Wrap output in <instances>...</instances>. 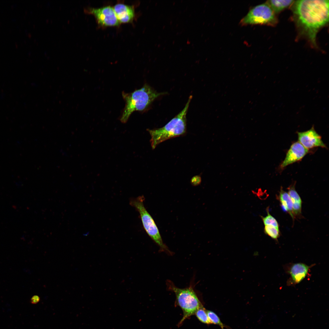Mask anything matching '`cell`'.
Wrapping results in <instances>:
<instances>
[{
    "label": "cell",
    "mask_w": 329,
    "mask_h": 329,
    "mask_svg": "<svg viewBox=\"0 0 329 329\" xmlns=\"http://www.w3.org/2000/svg\"><path fill=\"white\" fill-rule=\"evenodd\" d=\"M292 7L294 18L300 34L317 48V32L329 22L328 0H300Z\"/></svg>",
    "instance_id": "1"
},
{
    "label": "cell",
    "mask_w": 329,
    "mask_h": 329,
    "mask_svg": "<svg viewBox=\"0 0 329 329\" xmlns=\"http://www.w3.org/2000/svg\"><path fill=\"white\" fill-rule=\"evenodd\" d=\"M192 98L190 96L183 109L163 127L147 131L150 135V140L152 149L161 142L170 138L178 136L186 131V115Z\"/></svg>",
    "instance_id": "2"
},
{
    "label": "cell",
    "mask_w": 329,
    "mask_h": 329,
    "mask_svg": "<svg viewBox=\"0 0 329 329\" xmlns=\"http://www.w3.org/2000/svg\"><path fill=\"white\" fill-rule=\"evenodd\" d=\"M163 94L157 92L147 84L133 92H123L122 96L126 105L120 119V121L126 123L133 111L146 109L155 99Z\"/></svg>",
    "instance_id": "3"
},
{
    "label": "cell",
    "mask_w": 329,
    "mask_h": 329,
    "mask_svg": "<svg viewBox=\"0 0 329 329\" xmlns=\"http://www.w3.org/2000/svg\"><path fill=\"white\" fill-rule=\"evenodd\" d=\"M166 285L168 290L175 294L176 302L183 311V317L179 325L186 319L195 314L198 309L203 307L192 285L187 288H180L169 280L166 281Z\"/></svg>",
    "instance_id": "4"
},
{
    "label": "cell",
    "mask_w": 329,
    "mask_h": 329,
    "mask_svg": "<svg viewBox=\"0 0 329 329\" xmlns=\"http://www.w3.org/2000/svg\"><path fill=\"white\" fill-rule=\"evenodd\" d=\"M144 200L143 196L132 198L130 200V204L139 213L144 230L149 236L159 246L161 251L172 255L173 253L164 243L154 220L145 207L143 204Z\"/></svg>",
    "instance_id": "5"
},
{
    "label": "cell",
    "mask_w": 329,
    "mask_h": 329,
    "mask_svg": "<svg viewBox=\"0 0 329 329\" xmlns=\"http://www.w3.org/2000/svg\"><path fill=\"white\" fill-rule=\"evenodd\" d=\"M275 13L266 3L257 5L249 10L240 20L243 26L254 25H275L278 22Z\"/></svg>",
    "instance_id": "6"
},
{
    "label": "cell",
    "mask_w": 329,
    "mask_h": 329,
    "mask_svg": "<svg viewBox=\"0 0 329 329\" xmlns=\"http://www.w3.org/2000/svg\"><path fill=\"white\" fill-rule=\"evenodd\" d=\"M85 12L93 15L98 23L105 26H114L119 25L113 7L108 6L99 8H87Z\"/></svg>",
    "instance_id": "7"
},
{
    "label": "cell",
    "mask_w": 329,
    "mask_h": 329,
    "mask_svg": "<svg viewBox=\"0 0 329 329\" xmlns=\"http://www.w3.org/2000/svg\"><path fill=\"white\" fill-rule=\"evenodd\" d=\"M297 133L299 142L308 150L317 147L327 148L322 140L321 136L315 131L313 126L307 131L298 132Z\"/></svg>",
    "instance_id": "8"
},
{
    "label": "cell",
    "mask_w": 329,
    "mask_h": 329,
    "mask_svg": "<svg viewBox=\"0 0 329 329\" xmlns=\"http://www.w3.org/2000/svg\"><path fill=\"white\" fill-rule=\"evenodd\" d=\"M312 265L301 263L292 264L287 270L290 276L287 282L289 285H295L302 281L307 276Z\"/></svg>",
    "instance_id": "9"
},
{
    "label": "cell",
    "mask_w": 329,
    "mask_h": 329,
    "mask_svg": "<svg viewBox=\"0 0 329 329\" xmlns=\"http://www.w3.org/2000/svg\"><path fill=\"white\" fill-rule=\"evenodd\" d=\"M309 152L299 141L293 143L288 150L285 157L280 165L283 169L287 166L301 160Z\"/></svg>",
    "instance_id": "10"
},
{
    "label": "cell",
    "mask_w": 329,
    "mask_h": 329,
    "mask_svg": "<svg viewBox=\"0 0 329 329\" xmlns=\"http://www.w3.org/2000/svg\"><path fill=\"white\" fill-rule=\"evenodd\" d=\"M119 22L123 23L131 22L134 17V10L132 6L119 3L113 7Z\"/></svg>",
    "instance_id": "11"
},
{
    "label": "cell",
    "mask_w": 329,
    "mask_h": 329,
    "mask_svg": "<svg viewBox=\"0 0 329 329\" xmlns=\"http://www.w3.org/2000/svg\"><path fill=\"white\" fill-rule=\"evenodd\" d=\"M279 199L283 209L288 212L294 219V216L293 212L292 200L288 193L284 191L282 187L279 193Z\"/></svg>",
    "instance_id": "12"
},
{
    "label": "cell",
    "mask_w": 329,
    "mask_h": 329,
    "mask_svg": "<svg viewBox=\"0 0 329 329\" xmlns=\"http://www.w3.org/2000/svg\"><path fill=\"white\" fill-rule=\"evenodd\" d=\"M294 1L292 0H272L267 1L266 2L277 14L289 7Z\"/></svg>",
    "instance_id": "13"
},
{
    "label": "cell",
    "mask_w": 329,
    "mask_h": 329,
    "mask_svg": "<svg viewBox=\"0 0 329 329\" xmlns=\"http://www.w3.org/2000/svg\"><path fill=\"white\" fill-rule=\"evenodd\" d=\"M264 231L265 234L275 240H277L280 236L279 228L272 225H265Z\"/></svg>",
    "instance_id": "14"
},
{
    "label": "cell",
    "mask_w": 329,
    "mask_h": 329,
    "mask_svg": "<svg viewBox=\"0 0 329 329\" xmlns=\"http://www.w3.org/2000/svg\"><path fill=\"white\" fill-rule=\"evenodd\" d=\"M198 319L202 322L207 324H211L207 314L206 310L203 307L198 309L195 314Z\"/></svg>",
    "instance_id": "15"
},
{
    "label": "cell",
    "mask_w": 329,
    "mask_h": 329,
    "mask_svg": "<svg viewBox=\"0 0 329 329\" xmlns=\"http://www.w3.org/2000/svg\"><path fill=\"white\" fill-rule=\"evenodd\" d=\"M206 311L211 324L218 325L222 329H224V325L216 313L210 310H206Z\"/></svg>",
    "instance_id": "16"
},
{
    "label": "cell",
    "mask_w": 329,
    "mask_h": 329,
    "mask_svg": "<svg viewBox=\"0 0 329 329\" xmlns=\"http://www.w3.org/2000/svg\"><path fill=\"white\" fill-rule=\"evenodd\" d=\"M267 212V215L266 217L261 216L264 225H272L279 228V224L277 220L269 213L268 210Z\"/></svg>",
    "instance_id": "17"
},
{
    "label": "cell",
    "mask_w": 329,
    "mask_h": 329,
    "mask_svg": "<svg viewBox=\"0 0 329 329\" xmlns=\"http://www.w3.org/2000/svg\"><path fill=\"white\" fill-rule=\"evenodd\" d=\"M295 186V184L290 186L288 188V193L292 200V203L294 202L302 203V200L296 191Z\"/></svg>",
    "instance_id": "18"
},
{
    "label": "cell",
    "mask_w": 329,
    "mask_h": 329,
    "mask_svg": "<svg viewBox=\"0 0 329 329\" xmlns=\"http://www.w3.org/2000/svg\"><path fill=\"white\" fill-rule=\"evenodd\" d=\"M201 181V178L200 176H195L193 177L191 180L192 185L194 186L199 185Z\"/></svg>",
    "instance_id": "19"
},
{
    "label": "cell",
    "mask_w": 329,
    "mask_h": 329,
    "mask_svg": "<svg viewBox=\"0 0 329 329\" xmlns=\"http://www.w3.org/2000/svg\"><path fill=\"white\" fill-rule=\"evenodd\" d=\"M40 301V298L37 295H35L33 296L30 299V302L33 304H36L38 303Z\"/></svg>",
    "instance_id": "20"
}]
</instances>
